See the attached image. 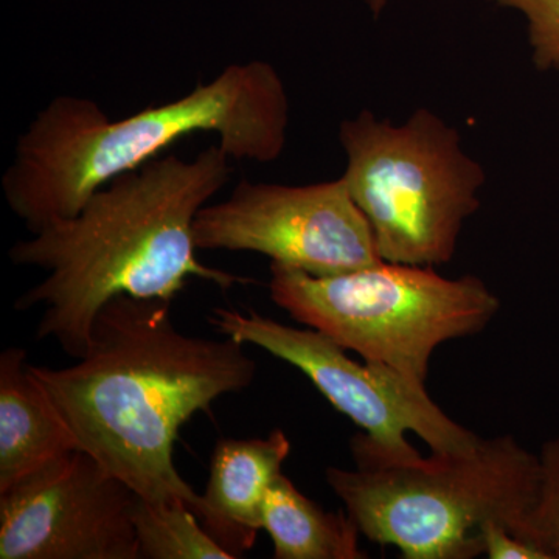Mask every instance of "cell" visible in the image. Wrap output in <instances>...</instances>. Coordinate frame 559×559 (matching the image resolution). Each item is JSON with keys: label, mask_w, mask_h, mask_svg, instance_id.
Listing matches in <instances>:
<instances>
[{"label": "cell", "mask_w": 559, "mask_h": 559, "mask_svg": "<svg viewBox=\"0 0 559 559\" xmlns=\"http://www.w3.org/2000/svg\"><path fill=\"white\" fill-rule=\"evenodd\" d=\"M139 558L143 559H234L219 546L200 518L183 502L143 499L132 510Z\"/></svg>", "instance_id": "4fadbf2b"}, {"label": "cell", "mask_w": 559, "mask_h": 559, "mask_svg": "<svg viewBox=\"0 0 559 559\" xmlns=\"http://www.w3.org/2000/svg\"><path fill=\"white\" fill-rule=\"evenodd\" d=\"M138 495L83 450L0 492V559H139Z\"/></svg>", "instance_id": "9c48e42d"}, {"label": "cell", "mask_w": 559, "mask_h": 559, "mask_svg": "<svg viewBox=\"0 0 559 559\" xmlns=\"http://www.w3.org/2000/svg\"><path fill=\"white\" fill-rule=\"evenodd\" d=\"M325 479L360 535L406 559H473L480 530L499 522L520 536L539 484V457L511 436L411 463L330 466Z\"/></svg>", "instance_id": "277c9868"}, {"label": "cell", "mask_w": 559, "mask_h": 559, "mask_svg": "<svg viewBox=\"0 0 559 559\" xmlns=\"http://www.w3.org/2000/svg\"><path fill=\"white\" fill-rule=\"evenodd\" d=\"M230 160L219 145L194 159L157 157L92 193L76 215L17 241L11 261L46 272L14 304L20 311L43 308L36 337L80 359L114 297L171 301L190 278L224 290L252 283L205 266L194 245V219L229 182Z\"/></svg>", "instance_id": "7a4b0ae2"}, {"label": "cell", "mask_w": 559, "mask_h": 559, "mask_svg": "<svg viewBox=\"0 0 559 559\" xmlns=\"http://www.w3.org/2000/svg\"><path fill=\"white\" fill-rule=\"evenodd\" d=\"M263 530L270 533L275 559H366L360 532L345 513H330L280 474L267 489Z\"/></svg>", "instance_id": "7c38bea8"}, {"label": "cell", "mask_w": 559, "mask_h": 559, "mask_svg": "<svg viewBox=\"0 0 559 559\" xmlns=\"http://www.w3.org/2000/svg\"><path fill=\"white\" fill-rule=\"evenodd\" d=\"M193 237L198 250L260 253L319 277L382 261L342 178L311 186L242 179L229 198L200 210Z\"/></svg>", "instance_id": "ba28073f"}, {"label": "cell", "mask_w": 559, "mask_h": 559, "mask_svg": "<svg viewBox=\"0 0 559 559\" xmlns=\"http://www.w3.org/2000/svg\"><path fill=\"white\" fill-rule=\"evenodd\" d=\"M75 450L79 440L33 377L27 352L7 348L0 355V492Z\"/></svg>", "instance_id": "8fae6325"}, {"label": "cell", "mask_w": 559, "mask_h": 559, "mask_svg": "<svg viewBox=\"0 0 559 559\" xmlns=\"http://www.w3.org/2000/svg\"><path fill=\"white\" fill-rule=\"evenodd\" d=\"M270 294L301 325L423 384L440 345L479 334L500 310L476 275L384 260L322 277L271 264Z\"/></svg>", "instance_id": "5b68a950"}, {"label": "cell", "mask_w": 559, "mask_h": 559, "mask_svg": "<svg viewBox=\"0 0 559 559\" xmlns=\"http://www.w3.org/2000/svg\"><path fill=\"white\" fill-rule=\"evenodd\" d=\"M288 127V92L266 61L227 66L183 97L120 120L90 98L61 95L17 139L3 197L36 234L76 215L92 193L182 140L209 132L230 159L270 164L285 151Z\"/></svg>", "instance_id": "3957f363"}, {"label": "cell", "mask_w": 559, "mask_h": 559, "mask_svg": "<svg viewBox=\"0 0 559 559\" xmlns=\"http://www.w3.org/2000/svg\"><path fill=\"white\" fill-rule=\"evenodd\" d=\"M209 322L223 336L255 345L299 369L334 409L352 419L362 430L349 443L355 465L421 459L407 440L409 432L430 452L468 450L479 439L443 412L423 382L381 364L358 362L318 330L294 329L253 310L229 308H215Z\"/></svg>", "instance_id": "52a82bcc"}, {"label": "cell", "mask_w": 559, "mask_h": 559, "mask_svg": "<svg viewBox=\"0 0 559 559\" xmlns=\"http://www.w3.org/2000/svg\"><path fill=\"white\" fill-rule=\"evenodd\" d=\"M538 457V492L520 538L536 544L551 559H559V436L543 444Z\"/></svg>", "instance_id": "5bb4252c"}, {"label": "cell", "mask_w": 559, "mask_h": 559, "mask_svg": "<svg viewBox=\"0 0 559 559\" xmlns=\"http://www.w3.org/2000/svg\"><path fill=\"white\" fill-rule=\"evenodd\" d=\"M340 142L347 156L341 178L369 223L381 260L450 263L487 180L459 131L430 109L415 110L401 124L362 110L342 121Z\"/></svg>", "instance_id": "8992f818"}, {"label": "cell", "mask_w": 559, "mask_h": 559, "mask_svg": "<svg viewBox=\"0 0 559 559\" xmlns=\"http://www.w3.org/2000/svg\"><path fill=\"white\" fill-rule=\"evenodd\" d=\"M480 539L489 559H551L546 550L514 535L499 522H487L480 530Z\"/></svg>", "instance_id": "2e32d148"}, {"label": "cell", "mask_w": 559, "mask_h": 559, "mask_svg": "<svg viewBox=\"0 0 559 559\" xmlns=\"http://www.w3.org/2000/svg\"><path fill=\"white\" fill-rule=\"evenodd\" d=\"M527 21L532 61L540 72H559V0H491Z\"/></svg>", "instance_id": "9a60e30c"}, {"label": "cell", "mask_w": 559, "mask_h": 559, "mask_svg": "<svg viewBox=\"0 0 559 559\" xmlns=\"http://www.w3.org/2000/svg\"><path fill=\"white\" fill-rule=\"evenodd\" d=\"M290 441L282 429L264 439H224L210 460L207 487L198 511L201 524L223 549L240 558L263 530V506L283 473Z\"/></svg>", "instance_id": "30bf717a"}, {"label": "cell", "mask_w": 559, "mask_h": 559, "mask_svg": "<svg viewBox=\"0 0 559 559\" xmlns=\"http://www.w3.org/2000/svg\"><path fill=\"white\" fill-rule=\"evenodd\" d=\"M170 308L171 301L114 297L79 362L31 370L81 450L140 498L183 502L198 516L201 495L173 459L179 430L221 396L248 389L257 362L230 337L180 333Z\"/></svg>", "instance_id": "6da1fadb"}, {"label": "cell", "mask_w": 559, "mask_h": 559, "mask_svg": "<svg viewBox=\"0 0 559 559\" xmlns=\"http://www.w3.org/2000/svg\"><path fill=\"white\" fill-rule=\"evenodd\" d=\"M367 7H369L371 14L374 17L380 16L385 7H388L389 0H366Z\"/></svg>", "instance_id": "e0dca14e"}]
</instances>
